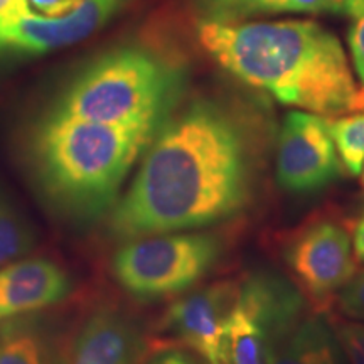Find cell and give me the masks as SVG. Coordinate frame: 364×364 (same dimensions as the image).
<instances>
[{
	"mask_svg": "<svg viewBox=\"0 0 364 364\" xmlns=\"http://www.w3.org/2000/svg\"><path fill=\"white\" fill-rule=\"evenodd\" d=\"M233 280L218 282L186 295L166 314V327L206 364H230L226 353V318L238 297Z\"/></svg>",
	"mask_w": 364,
	"mask_h": 364,
	"instance_id": "obj_10",
	"label": "cell"
},
{
	"mask_svg": "<svg viewBox=\"0 0 364 364\" xmlns=\"http://www.w3.org/2000/svg\"><path fill=\"white\" fill-rule=\"evenodd\" d=\"M145 364H198V361L181 349H161Z\"/></svg>",
	"mask_w": 364,
	"mask_h": 364,
	"instance_id": "obj_22",
	"label": "cell"
},
{
	"mask_svg": "<svg viewBox=\"0 0 364 364\" xmlns=\"http://www.w3.org/2000/svg\"><path fill=\"white\" fill-rule=\"evenodd\" d=\"M339 307L351 321L364 322V270L356 272L339 292Z\"/></svg>",
	"mask_w": 364,
	"mask_h": 364,
	"instance_id": "obj_20",
	"label": "cell"
},
{
	"mask_svg": "<svg viewBox=\"0 0 364 364\" xmlns=\"http://www.w3.org/2000/svg\"><path fill=\"white\" fill-rule=\"evenodd\" d=\"M70 292L68 272L48 258H27L0 267V322L51 307Z\"/></svg>",
	"mask_w": 364,
	"mask_h": 364,
	"instance_id": "obj_11",
	"label": "cell"
},
{
	"mask_svg": "<svg viewBox=\"0 0 364 364\" xmlns=\"http://www.w3.org/2000/svg\"><path fill=\"white\" fill-rule=\"evenodd\" d=\"M272 364H346L336 332L322 318L300 321L273 351Z\"/></svg>",
	"mask_w": 364,
	"mask_h": 364,
	"instance_id": "obj_14",
	"label": "cell"
},
{
	"mask_svg": "<svg viewBox=\"0 0 364 364\" xmlns=\"http://www.w3.org/2000/svg\"><path fill=\"white\" fill-rule=\"evenodd\" d=\"M198 39L223 70L280 103L322 117L356 112L359 88L343 44L317 22L203 19Z\"/></svg>",
	"mask_w": 364,
	"mask_h": 364,
	"instance_id": "obj_2",
	"label": "cell"
},
{
	"mask_svg": "<svg viewBox=\"0 0 364 364\" xmlns=\"http://www.w3.org/2000/svg\"><path fill=\"white\" fill-rule=\"evenodd\" d=\"M179 75L139 48L110 51L81 70L49 110L98 124H161Z\"/></svg>",
	"mask_w": 364,
	"mask_h": 364,
	"instance_id": "obj_4",
	"label": "cell"
},
{
	"mask_svg": "<svg viewBox=\"0 0 364 364\" xmlns=\"http://www.w3.org/2000/svg\"><path fill=\"white\" fill-rule=\"evenodd\" d=\"M221 243L208 233H159L129 240L115 253L113 277L130 295L166 299L188 290L211 270Z\"/></svg>",
	"mask_w": 364,
	"mask_h": 364,
	"instance_id": "obj_5",
	"label": "cell"
},
{
	"mask_svg": "<svg viewBox=\"0 0 364 364\" xmlns=\"http://www.w3.org/2000/svg\"><path fill=\"white\" fill-rule=\"evenodd\" d=\"M364 0H272L270 14L279 12H334L351 14Z\"/></svg>",
	"mask_w": 364,
	"mask_h": 364,
	"instance_id": "obj_18",
	"label": "cell"
},
{
	"mask_svg": "<svg viewBox=\"0 0 364 364\" xmlns=\"http://www.w3.org/2000/svg\"><path fill=\"white\" fill-rule=\"evenodd\" d=\"M122 0H12L0 19V51L38 56L81 43L115 16Z\"/></svg>",
	"mask_w": 364,
	"mask_h": 364,
	"instance_id": "obj_6",
	"label": "cell"
},
{
	"mask_svg": "<svg viewBox=\"0 0 364 364\" xmlns=\"http://www.w3.org/2000/svg\"><path fill=\"white\" fill-rule=\"evenodd\" d=\"M68 359L39 322L17 317L0 322V364H68Z\"/></svg>",
	"mask_w": 364,
	"mask_h": 364,
	"instance_id": "obj_13",
	"label": "cell"
},
{
	"mask_svg": "<svg viewBox=\"0 0 364 364\" xmlns=\"http://www.w3.org/2000/svg\"><path fill=\"white\" fill-rule=\"evenodd\" d=\"M336 338L349 364H364V322L351 321L336 326Z\"/></svg>",
	"mask_w": 364,
	"mask_h": 364,
	"instance_id": "obj_19",
	"label": "cell"
},
{
	"mask_svg": "<svg viewBox=\"0 0 364 364\" xmlns=\"http://www.w3.org/2000/svg\"><path fill=\"white\" fill-rule=\"evenodd\" d=\"M361 172H363V184H364V164H363V171Z\"/></svg>",
	"mask_w": 364,
	"mask_h": 364,
	"instance_id": "obj_25",
	"label": "cell"
},
{
	"mask_svg": "<svg viewBox=\"0 0 364 364\" xmlns=\"http://www.w3.org/2000/svg\"><path fill=\"white\" fill-rule=\"evenodd\" d=\"M145 346L125 314L100 307L86 318L70 348L68 364H145Z\"/></svg>",
	"mask_w": 364,
	"mask_h": 364,
	"instance_id": "obj_12",
	"label": "cell"
},
{
	"mask_svg": "<svg viewBox=\"0 0 364 364\" xmlns=\"http://www.w3.org/2000/svg\"><path fill=\"white\" fill-rule=\"evenodd\" d=\"M356 112H364V88L359 90V97L356 103Z\"/></svg>",
	"mask_w": 364,
	"mask_h": 364,
	"instance_id": "obj_24",
	"label": "cell"
},
{
	"mask_svg": "<svg viewBox=\"0 0 364 364\" xmlns=\"http://www.w3.org/2000/svg\"><path fill=\"white\" fill-rule=\"evenodd\" d=\"M302 300L294 287L267 273L240 285L226 318V353L230 364H272L273 351L299 324Z\"/></svg>",
	"mask_w": 364,
	"mask_h": 364,
	"instance_id": "obj_7",
	"label": "cell"
},
{
	"mask_svg": "<svg viewBox=\"0 0 364 364\" xmlns=\"http://www.w3.org/2000/svg\"><path fill=\"white\" fill-rule=\"evenodd\" d=\"M34 231L26 216L0 193V267L26 257L34 247Z\"/></svg>",
	"mask_w": 364,
	"mask_h": 364,
	"instance_id": "obj_15",
	"label": "cell"
},
{
	"mask_svg": "<svg viewBox=\"0 0 364 364\" xmlns=\"http://www.w3.org/2000/svg\"><path fill=\"white\" fill-rule=\"evenodd\" d=\"M353 250H354V257H356V260L364 263V211L363 215L359 216L356 228H354Z\"/></svg>",
	"mask_w": 364,
	"mask_h": 364,
	"instance_id": "obj_23",
	"label": "cell"
},
{
	"mask_svg": "<svg viewBox=\"0 0 364 364\" xmlns=\"http://www.w3.org/2000/svg\"><path fill=\"white\" fill-rule=\"evenodd\" d=\"M351 17L353 24L348 33V41L349 48H351L354 70H356L364 88V2L351 14Z\"/></svg>",
	"mask_w": 364,
	"mask_h": 364,
	"instance_id": "obj_21",
	"label": "cell"
},
{
	"mask_svg": "<svg viewBox=\"0 0 364 364\" xmlns=\"http://www.w3.org/2000/svg\"><path fill=\"white\" fill-rule=\"evenodd\" d=\"M159 124H98L48 110L29 140V169L49 206L71 220H95L118 191Z\"/></svg>",
	"mask_w": 364,
	"mask_h": 364,
	"instance_id": "obj_3",
	"label": "cell"
},
{
	"mask_svg": "<svg viewBox=\"0 0 364 364\" xmlns=\"http://www.w3.org/2000/svg\"><path fill=\"white\" fill-rule=\"evenodd\" d=\"M203 19L216 22H243L258 14H270L272 0H199Z\"/></svg>",
	"mask_w": 364,
	"mask_h": 364,
	"instance_id": "obj_17",
	"label": "cell"
},
{
	"mask_svg": "<svg viewBox=\"0 0 364 364\" xmlns=\"http://www.w3.org/2000/svg\"><path fill=\"white\" fill-rule=\"evenodd\" d=\"M326 122L344 167L349 174L359 176L364 164V112Z\"/></svg>",
	"mask_w": 364,
	"mask_h": 364,
	"instance_id": "obj_16",
	"label": "cell"
},
{
	"mask_svg": "<svg viewBox=\"0 0 364 364\" xmlns=\"http://www.w3.org/2000/svg\"><path fill=\"white\" fill-rule=\"evenodd\" d=\"M285 262L300 290L318 304L341 292L358 270L351 236L331 220L304 226L287 247Z\"/></svg>",
	"mask_w": 364,
	"mask_h": 364,
	"instance_id": "obj_8",
	"label": "cell"
},
{
	"mask_svg": "<svg viewBox=\"0 0 364 364\" xmlns=\"http://www.w3.org/2000/svg\"><path fill=\"white\" fill-rule=\"evenodd\" d=\"M252 193L243 132L225 110L194 102L156 132L110 216L120 240L194 230L236 215Z\"/></svg>",
	"mask_w": 364,
	"mask_h": 364,
	"instance_id": "obj_1",
	"label": "cell"
},
{
	"mask_svg": "<svg viewBox=\"0 0 364 364\" xmlns=\"http://www.w3.org/2000/svg\"><path fill=\"white\" fill-rule=\"evenodd\" d=\"M341 174L334 140L322 115L289 112L280 132L277 179L285 191L309 194L324 189Z\"/></svg>",
	"mask_w": 364,
	"mask_h": 364,
	"instance_id": "obj_9",
	"label": "cell"
}]
</instances>
